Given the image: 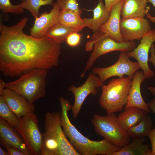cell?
Returning a JSON list of instances; mask_svg holds the SVG:
<instances>
[{
    "instance_id": "1",
    "label": "cell",
    "mask_w": 155,
    "mask_h": 155,
    "mask_svg": "<svg viewBox=\"0 0 155 155\" xmlns=\"http://www.w3.org/2000/svg\"><path fill=\"white\" fill-rule=\"evenodd\" d=\"M28 18L16 25L0 24V70L14 78L36 69L57 66L61 46L45 36L36 38L24 33Z\"/></svg>"
},
{
    "instance_id": "2",
    "label": "cell",
    "mask_w": 155,
    "mask_h": 155,
    "mask_svg": "<svg viewBox=\"0 0 155 155\" xmlns=\"http://www.w3.org/2000/svg\"><path fill=\"white\" fill-rule=\"evenodd\" d=\"M59 100L61 107V123L63 132L70 143L80 155H113L121 148L105 139L98 141L89 139L80 133L71 123L68 112L71 109L69 101L62 96Z\"/></svg>"
},
{
    "instance_id": "3",
    "label": "cell",
    "mask_w": 155,
    "mask_h": 155,
    "mask_svg": "<svg viewBox=\"0 0 155 155\" xmlns=\"http://www.w3.org/2000/svg\"><path fill=\"white\" fill-rule=\"evenodd\" d=\"M60 118V112L46 113L40 155H80L64 134Z\"/></svg>"
},
{
    "instance_id": "4",
    "label": "cell",
    "mask_w": 155,
    "mask_h": 155,
    "mask_svg": "<svg viewBox=\"0 0 155 155\" xmlns=\"http://www.w3.org/2000/svg\"><path fill=\"white\" fill-rule=\"evenodd\" d=\"M49 70L36 69L23 74L17 79L5 83V88L9 89L33 103L44 97L46 94V77Z\"/></svg>"
},
{
    "instance_id": "5",
    "label": "cell",
    "mask_w": 155,
    "mask_h": 155,
    "mask_svg": "<svg viewBox=\"0 0 155 155\" xmlns=\"http://www.w3.org/2000/svg\"><path fill=\"white\" fill-rule=\"evenodd\" d=\"M133 75L113 78L101 87L99 103L107 114L121 111L126 104Z\"/></svg>"
},
{
    "instance_id": "6",
    "label": "cell",
    "mask_w": 155,
    "mask_h": 155,
    "mask_svg": "<svg viewBox=\"0 0 155 155\" xmlns=\"http://www.w3.org/2000/svg\"><path fill=\"white\" fill-rule=\"evenodd\" d=\"M91 121L96 133L110 143L121 148L130 143L131 137L119 125L114 113L95 114Z\"/></svg>"
},
{
    "instance_id": "7",
    "label": "cell",
    "mask_w": 155,
    "mask_h": 155,
    "mask_svg": "<svg viewBox=\"0 0 155 155\" xmlns=\"http://www.w3.org/2000/svg\"><path fill=\"white\" fill-rule=\"evenodd\" d=\"M20 125L18 131L22 137L32 155H40L43 135L40 131L36 115L32 113L20 118Z\"/></svg>"
},
{
    "instance_id": "8",
    "label": "cell",
    "mask_w": 155,
    "mask_h": 155,
    "mask_svg": "<svg viewBox=\"0 0 155 155\" xmlns=\"http://www.w3.org/2000/svg\"><path fill=\"white\" fill-rule=\"evenodd\" d=\"M136 46V43L134 41L119 42L109 36H105L98 39L94 43L93 51L80 77L82 78L84 76L86 72L91 69L95 61L101 56L115 51H131Z\"/></svg>"
},
{
    "instance_id": "9",
    "label": "cell",
    "mask_w": 155,
    "mask_h": 155,
    "mask_svg": "<svg viewBox=\"0 0 155 155\" xmlns=\"http://www.w3.org/2000/svg\"><path fill=\"white\" fill-rule=\"evenodd\" d=\"M129 57L127 52H121L115 63L106 67H95L92 69V72L98 75L103 82L113 76L123 78L125 75H133L140 68L137 62L132 61Z\"/></svg>"
},
{
    "instance_id": "10",
    "label": "cell",
    "mask_w": 155,
    "mask_h": 155,
    "mask_svg": "<svg viewBox=\"0 0 155 155\" xmlns=\"http://www.w3.org/2000/svg\"><path fill=\"white\" fill-rule=\"evenodd\" d=\"M103 82L98 77L92 72L90 73L84 83L81 86L76 87L71 86L69 90L73 94L74 102L71 107L73 117L76 119L82 104L87 97L90 94L96 95L98 90L104 85Z\"/></svg>"
},
{
    "instance_id": "11",
    "label": "cell",
    "mask_w": 155,
    "mask_h": 155,
    "mask_svg": "<svg viewBox=\"0 0 155 155\" xmlns=\"http://www.w3.org/2000/svg\"><path fill=\"white\" fill-rule=\"evenodd\" d=\"M123 1L124 0L120 1L113 7L108 20L94 33L89 41L90 44H94L97 39L105 36H110L118 42L124 41L120 30L121 11Z\"/></svg>"
},
{
    "instance_id": "12",
    "label": "cell",
    "mask_w": 155,
    "mask_h": 155,
    "mask_svg": "<svg viewBox=\"0 0 155 155\" xmlns=\"http://www.w3.org/2000/svg\"><path fill=\"white\" fill-rule=\"evenodd\" d=\"M155 41V29H152L145 34L141 39L140 44L133 50L127 52L128 56L137 61L146 79H149L154 75V72L148 65L149 53L150 48Z\"/></svg>"
},
{
    "instance_id": "13",
    "label": "cell",
    "mask_w": 155,
    "mask_h": 155,
    "mask_svg": "<svg viewBox=\"0 0 155 155\" xmlns=\"http://www.w3.org/2000/svg\"><path fill=\"white\" fill-rule=\"evenodd\" d=\"M152 29L148 20L141 17L121 19L120 32L124 41L141 40Z\"/></svg>"
},
{
    "instance_id": "14",
    "label": "cell",
    "mask_w": 155,
    "mask_h": 155,
    "mask_svg": "<svg viewBox=\"0 0 155 155\" xmlns=\"http://www.w3.org/2000/svg\"><path fill=\"white\" fill-rule=\"evenodd\" d=\"M0 140L3 146H7L16 148L25 155H32L18 131L0 117Z\"/></svg>"
},
{
    "instance_id": "15",
    "label": "cell",
    "mask_w": 155,
    "mask_h": 155,
    "mask_svg": "<svg viewBox=\"0 0 155 155\" xmlns=\"http://www.w3.org/2000/svg\"><path fill=\"white\" fill-rule=\"evenodd\" d=\"M60 9L55 3L49 13L44 12L38 17L35 18L34 24L30 29V35L36 38L45 36L48 29L59 22V16Z\"/></svg>"
},
{
    "instance_id": "16",
    "label": "cell",
    "mask_w": 155,
    "mask_h": 155,
    "mask_svg": "<svg viewBox=\"0 0 155 155\" xmlns=\"http://www.w3.org/2000/svg\"><path fill=\"white\" fill-rule=\"evenodd\" d=\"M4 97L7 104L16 115L19 118L27 115L34 113L35 105L29 102L25 98L5 88L0 94Z\"/></svg>"
},
{
    "instance_id": "17",
    "label": "cell",
    "mask_w": 155,
    "mask_h": 155,
    "mask_svg": "<svg viewBox=\"0 0 155 155\" xmlns=\"http://www.w3.org/2000/svg\"><path fill=\"white\" fill-rule=\"evenodd\" d=\"M145 79L143 71L137 70L135 73L129 90L127 103L124 109L135 107L142 109L148 113L150 112L148 104L143 100L141 92V84Z\"/></svg>"
},
{
    "instance_id": "18",
    "label": "cell",
    "mask_w": 155,
    "mask_h": 155,
    "mask_svg": "<svg viewBox=\"0 0 155 155\" xmlns=\"http://www.w3.org/2000/svg\"><path fill=\"white\" fill-rule=\"evenodd\" d=\"M124 109L117 117V119L119 125L126 132L130 128L138 124L148 113L135 107H129Z\"/></svg>"
},
{
    "instance_id": "19",
    "label": "cell",
    "mask_w": 155,
    "mask_h": 155,
    "mask_svg": "<svg viewBox=\"0 0 155 155\" xmlns=\"http://www.w3.org/2000/svg\"><path fill=\"white\" fill-rule=\"evenodd\" d=\"M148 0H124L121 11L122 18H144L148 13Z\"/></svg>"
},
{
    "instance_id": "20",
    "label": "cell",
    "mask_w": 155,
    "mask_h": 155,
    "mask_svg": "<svg viewBox=\"0 0 155 155\" xmlns=\"http://www.w3.org/2000/svg\"><path fill=\"white\" fill-rule=\"evenodd\" d=\"M98 1V3L93 10L92 18L83 19L85 27L89 28L94 33L96 32L102 26L107 22L110 15V13L106 11L102 0Z\"/></svg>"
},
{
    "instance_id": "21",
    "label": "cell",
    "mask_w": 155,
    "mask_h": 155,
    "mask_svg": "<svg viewBox=\"0 0 155 155\" xmlns=\"http://www.w3.org/2000/svg\"><path fill=\"white\" fill-rule=\"evenodd\" d=\"M146 140L144 137L132 138L131 143L113 155H152L150 146L144 143Z\"/></svg>"
},
{
    "instance_id": "22",
    "label": "cell",
    "mask_w": 155,
    "mask_h": 155,
    "mask_svg": "<svg viewBox=\"0 0 155 155\" xmlns=\"http://www.w3.org/2000/svg\"><path fill=\"white\" fill-rule=\"evenodd\" d=\"M76 13L68 10H60L59 22L65 26L81 31L85 27L83 19Z\"/></svg>"
},
{
    "instance_id": "23",
    "label": "cell",
    "mask_w": 155,
    "mask_h": 155,
    "mask_svg": "<svg viewBox=\"0 0 155 155\" xmlns=\"http://www.w3.org/2000/svg\"><path fill=\"white\" fill-rule=\"evenodd\" d=\"M79 32L77 29L67 27L58 22L48 29L46 36L55 42L61 44L66 40L70 34Z\"/></svg>"
},
{
    "instance_id": "24",
    "label": "cell",
    "mask_w": 155,
    "mask_h": 155,
    "mask_svg": "<svg viewBox=\"0 0 155 155\" xmlns=\"http://www.w3.org/2000/svg\"><path fill=\"white\" fill-rule=\"evenodd\" d=\"M152 128L151 117L148 115L138 124L129 129L127 132L132 138H143L148 136Z\"/></svg>"
},
{
    "instance_id": "25",
    "label": "cell",
    "mask_w": 155,
    "mask_h": 155,
    "mask_svg": "<svg viewBox=\"0 0 155 155\" xmlns=\"http://www.w3.org/2000/svg\"><path fill=\"white\" fill-rule=\"evenodd\" d=\"M0 117L18 131L20 125L19 118L11 109L2 96H0Z\"/></svg>"
},
{
    "instance_id": "26",
    "label": "cell",
    "mask_w": 155,
    "mask_h": 155,
    "mask_svg": "<svg viewBox=\"0 0 155 155\" xmlns=\"http://www.w3.org/2000/svg\"><path fill=\"white\" fill-rule=\"evenodd\" d=\"M53 0H28L19 4L24 9H27L32 13L35 18L39 16V9L42 6L51 5L53 6Z\"/></svg>"
},
{
    "instance_id": "27",
    "label": "cell",
    "mask_w": 155,
    "mask_h": 155,
    "mask_svg": "<svg viewBox=\"0 0 155 155\" xmlns=\"http://www.w3.org/2000/svg\"><path fill=\"white\" fill-rule=\"evenodd\" d=\"M78 0H57L56 3L61 9L72 11L80 16L82 10L78 3Z\"/></svg>"
},
{
    "instance_id": "28",
    "label": "cell",
    "mask_w": 155,
    "mask_h": 155,
    "mask_svg": "<svg viewBox=\"0 0 155 155\" xmlns=\"http://www.w3.org/2000/svg\"><path fill=\"white\" fill-rule=\"evenodd\" d=\"M0 10L5 13H10L13 14H21L24 9L20 4L13 5L10 0H0Z\"/></svg>"
},
{
    "instance_id": "29",
    "label": "cell",
    "mask_w": 155,
    "mask_h": 155,
    "mask_svg": "<svg viewBox=\"0 0 155 155\" xmlns=\"http://www.w3.org/2000/svg\"><path fill=\"white\" fill-rule=\"evenodd\" d=\"M78 32L72 33L67 36L66 40L68 45L71 47H75L80 44L81 35Z\"/></svg>"
},
{
    "instance_id": "30",
    "label": "cell",
    "mask_w": 155,
    "mask_h": 155,
    "mask_svg": "<svg viewBox=\"0 0 155 155\" xmlns=\"http://www.w3.org/2000/svg\"><path fill=\"white\" fill-rule=\"evenodd\" d=\"M150 52V57L149 59V61L152 63L155 68V45L154 44H153L151 46ZM148 89L154 96H155V87H149Z\"/></svg>"
},
{
    "instance_id": "31",
    "label": "cell",
    "mask_w": 155,
    "mask_h": 155,
    "mask_svg": "<svg viewBox=\"0 0 155 155\" xmlns=\"http://www.w3.org/2000/svg\"><path fill=\"white\" fill-rule=\"evenodd\" d=\"M3 146L9 155H25L22 152L16 148L7 146Z\"/></svg>"
},
{
    "instance_id": "32",
    "label": "cell",
    "mask_w": 155,
    "mask_h": 155,
    "mask_svg": "<svg viewBox=\"0 0 155 155\" xmlns=\"http://www.w3.org/2000/svg\"><path fill=\"white\" fill-rule=\"evenodd\" d=\"M148 136L151 142L152 155H155V126L154 128L151 130Z\"/></svg>"
},
{
    "instance_id": "33",
    "label": "cell",
    "mask_w": 155,
    "mask_h": 155,
    "mask_svg": "<svg viewBox=\"0 0 155 155\" xmlns=\"http://www.w3.org/2000/svg\"><path fill=\"white\" fill-rule=\"evenodd\" d=\"M122 0H104V6L106 11L110 13L113 7L117 3Z\"/></svg>"
},
{
    "instance_id": "34",
    "label": "cell",
    "mask_w": 155,
    "mask_h": 155,
    "mask_svg": "<svg viewBox=\"0 0 155 155\" xmlns=\"http://www.w3.org/2000/svg\"><path fill=\"white\" fill-rule=\"evenodd\" d=\"M150 109H151L155 114V96L153 100L148 104Z\"/></svg>"
},
{
    "instance_id": "35",
    "label": "cell",
    "mask_w": 155,
    "mask_h": 155,
    "mask_svg": "<svg viewBox=\"0 0 155 155\" xmlns=\"http://www.w3.org/2000/svg\"><path fill=\"white\" fill-rule=\"evenodd\" d=\"M5 83L2 79L0 80V94H1L3 90L5 88Z\"/></svg>"
},
{
    "instance_id": "36",
    "label": "cell",
    "mask_w": 155,
    "mask_h": 155,
    "mask_svg": "<svg viewBox=\"0 0 155 155\" xmlns=\"http://www.w3.org/2000/svg\"><path fill=\"white\" fill-rule=\"evenodd\" d=\"M147 18L152 22L155 24V16H152L150 13H148L146 15Z\"/></svg>"
},
{
    "instance_id": "37",
    "label": "cell",
    "mask_w": 155,
    "mask_h": 155,
    "mask_svg": "<svg viewBox=\"0 0 155 155\" xmlns=\"http://www.w3.org/2000/svg\"><path fill=\"white\" fill-rule=\"evenodd\" d=\"M0 155H9L7 152L0 147Z\"/></svg>"
},
{
    "instance_id": "38",
    "label": "cell",
    "mask_w": 155,
    "mask_h": 155,
    "mask_svg": "<svg viewBox=\"0 0 155 155\" xmlns=\"http://www.w3.org/2000/svg\"><path fill=\"white\" fill-rule=\"evenodd\" d=\"M148 2L151 3L155 8V0H148Z\"/></svg>"
},
{
    "instance_id": "39",
    "label": "cell",
    "mask_w": 155,
    "mask_h": 155,
    "mask_svg": "<svg viewBox=\"0 0 155 155\" xmlns=\"http://www.w3.org/2000/svg\"><path fill=\"white\" fill-rule=\"evenodd\" d=\"M27 0H21V1H22V2L25 1H27Z\"/></svg>"
}]
</instances>
